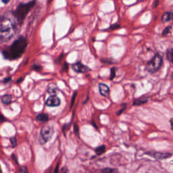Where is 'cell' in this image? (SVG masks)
Masks as SVG:
<instances>
[{"label": "cell", "instance_id": "obj_1", "mask_svg": "<svg viewBox=\"0 0 173 173\" xmlns=\"http://www.w3.org/2000/svg\"><path fill=\"white\" fill-rule=\"evenodd\" d=\"M28 46L27 39L23 36H20L16 39L12 45L2 51V55L4 59L14 60L18 59L24 53Z\"/></svg>", "mask_w": 173, "mask_h": 173}, {"label": "cell", "instance_id": "obj_2", "mask_svg": "<svg viewBox=\"0 0 173 173\" xmlns=\"http://www.w3.org/2000/svg\"><path fill=\"white\" fill-rule=\"evenodd\" d=\"M16 24L14 20L5 16H0V41H7L16 33Z\"/></svg>", "mask_w": 173, "mask_h": 173}, {"label": "cell", "instance_id": "obj_3", "mask_svg": "<svg viewBox=\"0 0 173 173\" xmlns=\"http://www.w3.org/2000/svg\"><path fill=\"white\" fill-rule=\"evenodd\" d=\"M35 5V0H32V1L28 3H20L17 6L16 10L13 12V16H14L15 19L17 21V23L19 25H22L27 14H29L30 10L33 8Z\"/></svg>", "mask_w": 173, "mask_h": 173}, {"label": "cell", "instance_id": "obj_4", "mask_svg": "<svg viewBox=\"0 0 173 173\" xmlns=\"http://www.w3.org/2000/svg\"><path fill=\"white\" fill-rule=\"evenodd\" d=\"M163 64V56L160 53L156 54L153 58L147 63L146 70L148 72L154 74L158 71Z\"/></svg>", "mask_w": 173, "mask_h": 173}, {"label": "cell", "instance_id": "obj_5", "mask_svg": "<svg viewBox=\"0 0 173 173\" xmlns=\"http://www.w3.org/2000/svg\"><path fill=\"white\" fill-rule=\"evenodd\" d=\"M54 129L49 125H46L42 127L41 131L40 137H39V141L41 144L46 143L48 141H50L53 136Z\"/></svg>", "mask_w": 173, "mask_h": 173}, {"label": "cell", "instance_id": "obj_6", "mask_svg": "<svg viewBox=\"0 0 173 173\" xmlns=\"http://www.w3.org/2000/svg\"><path fill=\"white\" fill-rule=\"evenodd\" d=\"M60 103H61V101L60 98L56 95H51L50 97H48L46 102L47 106L50 107L58 106L60 105Z\"/></svg>", "mask_w": 173, "mask_h": 173}, {"label": "cell", "instance_id": "obj_7", "mask_svg": "<svg viewBox=\"0 0 173 173\" xmlns=\"http://www.w3.org/2000/svg\"><path fill=\"white\" fill-rule=\"evenodd\" d=\"M72 68L73 69V70L78 73H84L87 72L88 70H89V68L86 66L82 64L80 62L72 64Z\"/></svg>", "mask_w": 173, "mask_h": 173}, {"label": "cell", "instance_id": "obj_8", "mask_svg": "<svg viewBox=\"0 0 173 173\" xmlns=\"http://www.w3.org/2000/svg\"><path fill=\"white\" fill-rule=\"evenodd\" d=\"M99 93L104 97H108L110 94V88L107 84L104 83H99L98 85Z\"/></svg>", "mask_w": 173, "mask_h": 173}, {"label": "cell", "instance_id": "obj_9", "mask_svg": "<svg viewBox=\"0 0 173 173\" xmlns=\"http://www.w3.org/2000/svg\"><path fill=\"white\" fill-rule=\"evenodd\" d=\"M148 154H150L155 158L156 159L158 160H162V159H166L168 158H170L171 156V154L169 153H160V152H154V153H148Z\"/></svg>", "mask_w": 173, "mask_h": 173}, {"label": "cell", "instance_id": "obj_10", "mask_svg": "<svg viewBox=\"0 0 173 173\" xmlns=\"http://www.w3.org/2000/svg\"><path fill=\"white\" fill-rule=\"evenodd\" d=\"M1 102L5 105H9L12 102V96L9 94H5L1 97Z\"/></svg>", "mask_w": 173, "mask_h": 173}, {"label": "cell", "instance_id": "obj_11", "mask_svg": "<svg viewBox=\"0 0 173 173\" xmlns=\"http://www.w3.org/2000/svg\"><path fill=\"white\" fill-rule=\"evenodd\" d=\"M172 19V13L171 12H165L162 16V21L163 22H167L170 21Z\"/></svg>", "mask_w": 173, "mask_h": 173}, {"label": "cell", "instance_id": "obj_12", "mask_svg": "<svg viewBox=\"0 0 173 173\" xmlns=\"http://www.w3.org/2000/svg\"><path fill=\"white\" fill-rule=\"evenodd\" d=\"M148 97H140V98L135 99L133 102V106H139V105L143 104V103H146L148 101Z\"/></svg>", "mask_w": 173, "mask_h": 173}, {"label": "cell", "instance_id": "obj_13", "mask_svg": "<svg viewBox=\"0 0 173 173\" xmlns=\"http://www.w3.org/2000/svg\"><path fill=\"white\" fill-rule=\"evenodd\" d=\"M36 119L41 122H47L49 119V116L47 114L41 113L36 116Z\"/></svg>", "mask_w": 173, "mask_h": 173}, {"label": "cell", "instance_id": "obj_14", "mask_svg": "<svg viewBox=\"0 0 173 173\" xmlns=\"http://www.w3.org/2000/svg\"><path fill=\"white\" fill-rule=\"evenodd\" d=\"M48 92L51 94H52V95H56V91H57V87H56V84H51L50 85L48 86Z\"/></svg>", "mask_w": 173, "mask_h": 173}, {"label": "cell", "instance_id": "obj_15", "mask_svg": "<svg viewBox=\"0 0 173 173\" xmlns=\"http://www.w3.org/2000/svg\"><path fill=\"white\" fill-rule=\"evenodd\" d=\"M105 152H106V147H105V146H100L95 149V153L98 156L101 155Z\"/></svg>", "mask_w": 173, "mask_h": 173}, {"label": "cell", "instance_id": "obj_16", "mask_svg": "<svg viewBox=\"0 0 173 173\" xmlns=\"http://www.w3.org/2000/svg\"><path fill=\"white\" fill-rule=\"evenodd\" d=\"M172 58H173V50L172 48H170L168 49L166 52V58L170 62H172Z\"/></svg>", "mask_w": 173, "mask_h": 173}, {"label": "cell", "instance_id": "obj_17", "mask_svg": "<svg viewBox=\"0 0 173 173\" xmlns=\"http://www.w3.org/2000/svg\"><path fill=\"white\" fill-rule=\"evenodd\" d=\"M101 173H118L117 169L111 168H106L103 169Z\"/></svg>", "mask_w": 173, "mask_h": 173}, {"label": "cell", "instance_id": "obj_18", "mask_svg": "<svg viewBox=\"0 0 173 173\" xmlns=\"http://www.w3.org/2000/svg\"><path fill=\"white\" fill-rule=\"evenodd\" d=\"M171 29H172V27L171 26H169V27H167L164 30V31L162 33V35L163 36H166V35H168L169 33H170L171 32Z\"/></svg>", "mask_w": 173, "mask_h": 173}, {"label": "cell", "instance_id": "obj_19", "mask_svg": "<svg viewBox=\"0 0 173 173\" xmlns=\"http://www.w3.org/2000/svg\"><path fill=\"white\" fill-rule=\"evenodd\" d=\"M110 80H113L114 78H115L116 76V69L115 68H111V70H110Z\"/></svg>", "mask_w": 173, "mask_h": 173}, {"label": "cell", "instance_id": "obj_20", "mask_svg": "<svg viewBox=\"0 0 173 173\" xmlns=\"http://www.w3.org/2000/svg\"><path fill=\"white\" fill-rule=\"evenodd\" d=\"M10 142L13 148H16L17 146V140H16V137H13L10 139Z\"/></svg>", "mask_w": 173, "mask_h": 173}, {"label": "cell", "instance_id": "obj_21", "mask_svg": "<svg viewBox=\"0 0 173 173\" xmlns=\"http://www.w3.org/2000/svg\"><path fill=\"white\" fill-rule=\"evenodd\" d=\"M32 69L34 70H36V71H41V70H42V67L39 65L33 64V66H32Z\"/></svg>", "mask_w": 173, "mask_h": 173}, {"label": "cell", "instance_id": "obj_22", "mask_svg": "<svg viewBox=\"0 0 173 173\" xmlns=\"http://www.w3.org/2000/svg\"><path fill=\"white\" fill-rule=\"evenodd\" d=\"M20 173H29L27 168L26 166H20L19 168Z\"/></svg>", "mask_w": 173, "mask_h": 173}, {"label": "cell", "instance_id": "obj_23", "mask_svg": "<svg viewBox=\"0 0 173 173\" xmlns=\"http://www.w3.org/2000/svg\"><path fill=\"white\" fill-rule=\"evenodd\" d=\"M120 27V25L119 24H112V25L110 26V29L112 30H116Z\"/></svg>", "mask_w": 173, "mask_h": 173}, {"label": "cell", "instance_id": "obj_24", "mask_svg": "<svg viewBox=\"0 0 173 173\" xmlns=\"http://www.w3.org/2000/svg\"><path fill=\"white\" fill-rule=\"evenodd\" d=\"M11 80H12V77H10V76L6 77V78H5L3 80V83L7 84V83H8L9 82H10Z\"/></svg>", "mask_w": 173, "mask_h": 173}, {"label": "cell", "instance_id": "obj_25", "mask_svg": "<svg viewBox=\"0 0 173 173\" xmlns=\"http://www.w3.org/2000/svg\"><path fill=\"white\" fill-rule=\"evenodd\" d=\"M126 107H127V104H126V103H125V104H123V108L120 109V110L119 111H118V112H117V113H116V114H117V115H120V114L123 113V111L125 110Z\"/></svg>", "mask_w": 173, "mask_h": 173}, {"label": "cell", "instance_id": "obj_26", "mask_svg": "<svg viewBox=\"0 0 173 173\" xmlns=\"http://www.w3.org/2000/svg\"><path fill=\"white\" fill-rule=\"evenodd\" d=\"M76 94H77V91L74 92V94H73L72 95V101H71V106L70 108L73 106V104H74V99H75V97H76Z\"/></svg>", "mask_w": 173, "mask_h": 173}, {"label": "cell", "instance_id": "obj_27", "mask_svg": "<svg viewBox=\"0 0 173 173\" xmlns=\"http://www.w3.org/2000/svg\"><path fill=\"white\" fill-rule=\"evenodd\" d=\"M59 173H68V170L66 168V167H64L61 169V170L60 171Z\"/></svg>", "mask_w": 173, "mask_h": 173}, {"label": "cell", "instance_id": "obj_28", "mask_svg": "<svg viewBox=\"0 0 173 173\" xmlns=\"http://www.w3.org/2000/svg\"><path fill=\"white\" fill-rule=\"evenodd\" d=\"M5 120H6V118L4 117V116H3V114H0V121L4 122V121H5Z\"/></svg>", "mask_w": 173, "mask_h": 173}, {"label": "cell", "instance_id": "obj_29", "mask_svg": "<svg viewBox=\"0 0 173 173\" xmlns=\"http://www.w3.org/2000/svg\"><path fill=\"white\" fill-rule=\"evenodd\" d=\"M74 132L76 135L78 134V126H77L76 124H75L74 125Z\"/></svg>", "mask_w": 173, "mask_h": 173}, {"label": "cell", "instance_id": "obj_30", "mask_svg": "<svg viewBox=\"0 0 173 173\" xmlns=\"http://www.w3.org/2000/svg\"><path fill=\"white\" fill-rule=\"evenodd\" d=\"M58 166H59V164H58L57 166H56L54 173H59V168H58Z\"/></svg>", "mask_w": 173, "mask_h": 173}, {"label": "cell", "instance_id": "obj_31", "mask_svg": "<svg viewBox=\"0 0 173 173\" xmlns=\"http://www.w3.org/2000/svg\"><path fill=\"white\" fill-rule=\"evenodd\" d=\"M63 69L64 70H65V69H66V70H68V64L67 63H64V66H63Z\"/></svg>", "mask_w": 173, "mask_h": 173}, {"label": "cell", "instance_id": "obj_32", "mask_svg": "<svg viewBox=\"0 0 173 173\" xmlns=\"http://www.w3.org/2000/svg\"><path fill=\"white\" fill-rule=\"evenodd\" d=\"M23 80H24V78H20L19 79L17 80L16 82H17V83H18V84H19V83H20V82H21Z\"/></svg>", "mask_w": 173, "mask_h": 173}, {"label": "cell", "instance_id": "obj_33", "mask_svg": "<svg viewBox=\"0 0 173 173\" xmlns=\"http://www.w3.org/2000/svg\"><path fill=\"white\" fill-rule=\"evenodd\" d=\"M1 1H2L4 4H7V3L10 1V0H1Z\"/></svg>", "mask_w": 173, "mask_h": 173}, {"label": "cell", "instance_id": "obj_34", "mask_svg": "<svg viewBox=\"0 0 173 173\" xmlns=\"http://www.w3.org/2000/svg\"><path fill=\"white\" fill-rule=\"evenodd\" d=\"M158 1H159V0H156L155 5H154V7H156L158 6Z\"/></svg>", "mask_w": 173, "mask_h": 173}, {"label": "cell", "instance_id": "obj_35", "mask_svg": "<svg viewBox=\"0 0 173 173\" xmlns=\"http://www.w3.org/2000/svg\"><path fill=\"white\" fill-rule=\"evenodd\" d=\"M0 173H2V170L1 169V166H0Z\"/></svg>", "mask_w": 173, "mask_h": 173}, {"label": "cell", "instance_id": "obj_36", "mask_svg": "<svg viewBox=\"0 0 173 173\" xmlns=\"http://www.w3.org/2000/svg\"><path fill=\"white\" fill-rule=\"evenodd\" d=\"M0 16H1V15H0Z\"/></svg>", "mask_w": 173, "mask_h": 173}]
</instances>
